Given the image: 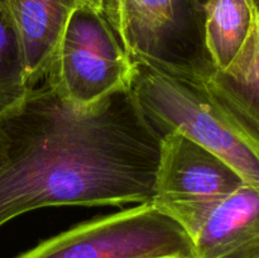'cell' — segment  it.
Instances as JSON below:
<instances>
[{"instance_id":"obj_1","label":"cell","mask_w":259,"mask_h":258,"mask_svg":"<svg viewBox=\"0 0 259 258\" xmlns=\"http://www.w3.org/2000/svg\"><path fill=\"white\" fill-rule=\"evenodd\" d=\"M161 151L129 85L77 106L45 78L0 114V227L47 206L151 204Z\"/></svg>"},{"instance_id":"obj_2","label":"cell","mask_w":259,"mask_h":258,"mask_svg":"<svg viewBox=\"0 0 259 258\" xmlns=\"http://www.w3.org/2000/svg\"><path fill=\"white\" fill-rule=\"evenodd\" d=\"M129 58L133 65L129 86L151 125L162 137L169 132L189 136L259 191V138L215 104L201 78Z\"/></svg>"},{"instance_id":"obj_3","label":"cell","mask_w":259,"mask_h":258,"mask_svg":"<svg viewBox=\"0 0 259 258\" xmlns=\"http://www.w3.org/2000/svg\"><path fill=\"white\" fill-rule=\"evenodd\" d=\"M206 0H103L101 13L129 57L182 75L214 71L205 46Z\"/></svg>"},{"instance_id":"obj_4","label":"cell","mask_w":259,"mask_h":258,"mask_svg":"<svg viewBox=\"0 0 259 258\" xmlns=\"http://www.w3.org/2000/svg\"><path fill=\"white\" fill-rule=\"evenodd\" d=\"M15 258H195L177 220L153 204L86 222Z\"/></svg>"},{"instance_id":"obj_5","label":"cell","mask_w":259,"mask_h":258,"mask_svg":"<svg viewBox=\"0 0 259 258\" xmlns=\"http://www.w3.org/2000/svg\"><path fill=\"white\" fill-rule=\"evenodd\" d=\"M132 60L101 12L91 4L68 20L46 80L77 106L129 85Z\"/></svg>"},{"instance_id":"obj_6","label":"cell","mask_w":259,"mask_h":258,"mask_svg":"<svg viewBox=\"0 0 259 258\" xmlns=\"http://www.w3.org/2000/svg\"><path fill=\"white\" fill-rule=\"evenodd\" d=\"M244 184L224 159L186 134L169 132L162 137L152 204L177 220L189 235Z\"/></svg>"},{"instance_id":"obj_7","label":"cell","mask_w":259,"mask_h":258,"mask_svg":"<svg viewBox=\"0 0 259 258\" xmlns=\"http://www.w3.org/2000/svg\"><path fill=\"white\" fill-rule=\"evenodd\" d=\"M190 237L195 258H259V191L240 186Z\"/></svg>"},{"instance_id":"obj_8","label":"cell","mask_w":259,"mask_h":258,"mask_svg":"<svg viewBox=\"0 0 259 258\" xmlns=\"http://www.w3.org/2000/svg\"><path fill=\"white\" fill-rule=\"evenodd\" d=\"M22 45L29 89L50 71L71 15L90 0H4Z\"/></svg>"},{"instance_id":"obj_9","label":"cell","mask_w":259,"mask_h":258,"mask_svg":"<svg viewBox=\"0 0 259 258\" xmlns=\"http://www.w3.org/2000/svg\"><path fill=\"white\" fill-rule=\"evenodd\" d=\"M252 3L254 23L244 47L227 70H214L201 81L229 118L259 138V0Z\"/></svg>"},{"instance_id":"obj_10","label":"cell","mask_w":259,"mask_h":258,"mask_svg":"<svg viewBox=\"0 0 259 258\" xmlns=\"http://www.w3.org/2000/svg\"><path fill=\"white\" fill-rule=\"evenodd\" d=\"M254 23L252 0H206L205 46L215 71H225L249 38Z\"/></svg>"},{"instance_id":"obj_11","label":"cell","mask_w":259,"mask_h":258,"mask_svg":"<svg viewBox=\"0 0 259 258\" xmlns=\"http://www.w3.org/2000/svg\"><path fill=\"white\" fill-rule=\"evenodd\" d=\"M28 90L19 35L4 0H0V114L20 103Z\"/></svg>"},{"instance_id":"obj_12","label":"cell","mask_w":259,"mask_h":258,"mask_svg":"<svg viewBox=\"0 0 259 258\" xmlns=\"http://www.w3.org/2000/svg\"><path fill=\"white\" fill-rule=\"evenodd\" d=\"M101 2H103V0H90L91 5H93L95 9H98L99 12H101Z\"/></svg>"},{"instance_id":"obj_13","label":"cell","mask_w":259,"mask_h":258,"mask_svg":"<svg viewBox=\"0 0 259 258\" xmlns=\"http://www.w3.org/2000/svg\"><path fill=\"white\" fill-rule=\"evenodd\" d=\"M101 4H103V2H101Z\"/></svg>"}]
</instances>
